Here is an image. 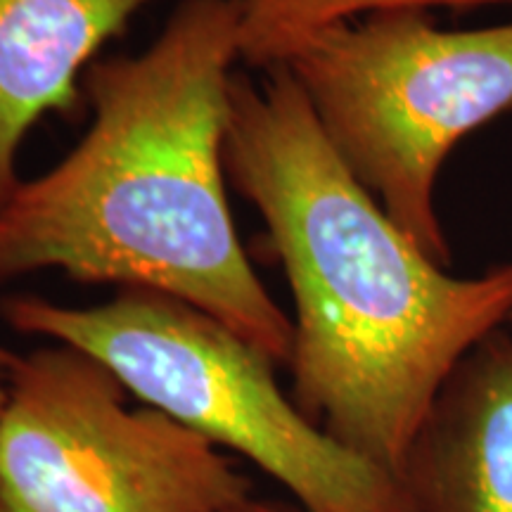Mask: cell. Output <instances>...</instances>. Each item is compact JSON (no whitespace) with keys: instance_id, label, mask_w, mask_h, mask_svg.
I'll return each mask as SVG.
<instances>
[{"instance_id":"cell-3","label":"cell","mask_w":512,"mask_h":512,"mask_svg":"<svg viewBox=\"0 0 512 512\" xmlns=\"http://www.w3.org/2000/svg\"><path fill=\"white\" fill-rule=\"evenodd\" d=\"M0 316L12 330L93 356L145 406L252 460L302 512H418L401 477L299 411L275 382L278 363L171 294L121 287L83 309L15 294L0 302Z\"/></svg>"},{"instance_id":"cell-6","label":"cell","mask_w":512,"mask_h":512,"mask_svg":"<svg viewBox=\"0 0 512 512\" xmlns=\"http://www.w3.org/2000/svg\"><path fill=\"white\" fill-rule=\"evenodd\" d=\"M403 482L418 512H512V328L458 363L415 437Z\"/></svg>"},{"instance_id":"cell-1","label":"cell","mask_w":512,"mask_h":512,"mask_svg":"<svg viewBox=\"0 0 512 512\" xmlns=\"http://www.w3.org/2000/svg\"><path fill=\"white\" fill-rule=\"evenodd\" d=\"M228 181L266 223L290 285L292 401L403 479L448 377L512 316V264L451 275L356 181L285 67L235 74Z\"/></svg>"},{"instance_id":"cell-10","label":"cell","mask_w":512,"mask_h":512,"mask_svg":"<svg viewBox=\"0 0 512 512\" xmlns=\"http://www.w3.org/2000/svg\"><path fill=\"white\" fill-rule=\"evenodd\" d=\"M8 375H10V370L0 368V422H3L5 403H8Z\"/></svg>"},{"instance_id":"cell-9","label":"cell","mask_w":512,"mask_h":512,"mask_svg":"<svg viewBox=\"0 0 512 512\" xmlns=\"http://www.w3.org/2000/svg\"><path fill=\"white\" fill-rule=\"evenodd\" d=\"M228 512H297V510L283 508V505H273V503H261V501H254V498H249V501L240 503L238 508Z\"/></svg>"},{"instance_id":"cell-7","label":"cell","mask_w":512,"mask_h":512,"mask_svg":"<svg viewBox=\"0 0 512 512\" xmlns=\"http://www.w3.org/2000/svg\"><path fill=\"white\" fill-rule=\"evenodd\" d=\"M152 0H0V207L19 183L24 136L79 107V76Z\"/></svg>"},{"instance_id":"cell-12","label":"cell","mask_w":512,"mask_h":512,"mask_svg":"<svg viewBox=\"0 0 512 512\" xmlns=\"http://www.w3.org/2000/svg\"><path fill=\"white\" fill-rule=\"evenodd\" d=\"M508 328H512V316H510V320H508Z\"/></svg>"},{"instance_id":"cell-2","label":"cell","mask_w":512,"mask_h":512,"mask_svg":"<svg viewBox=\"0 0 512 512\" xmlns=\"http://www.w3.org/2000/svg\"><path fill=\"white\" fill-rule=\"evenodd\" d=\"M238 0H181L140 55L93 62V124L0 207V285L57 268L188 302L290 363L292 318L240 245L226 195Z\"/></svg>"},{"instance_id":"cell-11","label":"cell","mask_w":512,"mask_h":512,"mask_svg":"<svg viewBox=\"0 0 512 512\" xmlns=\"http://www.w3.org/2000/svg\"><path fill=\"white\" fill-rule=\"evenodd\" d=\"M17 361H19V356L15 354V351L0 347V368H3V370H12V368L17 366Z\"/></svg>"},{"instance_id":"cell-5","label":"cell","mask_w":512,"mask_h":512,"mask_svg":"<svg viewBox=\"0 0 512 512\" xmlns=\"http://www.w3.org/2000/svg\"><path fill=\"white\" fill-rule=\"evenodd\" d=\"M252 482L223 448L55 344L19 356L0 422V512H228Z\"/></svg>"},{"instance_id":"cell-4","label":"cell","mask_w":512,"mask_h":512,"mask_svg":"<svg viewBox=\"0 0 512 512\" xmlns=\"http://www.w3.org/2000/svg\"><path fill=\"white\" fill-rule=\"evenodd\" d=\"M283 67L356 181L448 266L439 174L470 133L512 110V19L446 29L427 10H384L323 31Z\"/></svg>"},{"instance_id":"cell-8","label":"cell","mask_w":512,"mask_h":512,"mask_svg":"<svg viewBox=\"0 0 512 512\" xmlns=\"http://www.w3.org/2000/svg\"><path fill=\"white\" fill-rule=\"evenodd\" d=\"M240 60L247 67H283L311 38L384 10L512 8V0H238Z\"/></svg>"}]
</instances>
